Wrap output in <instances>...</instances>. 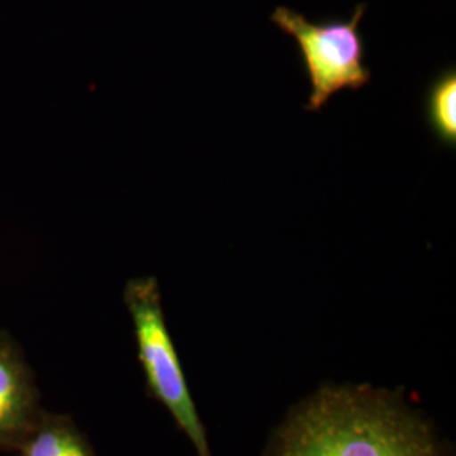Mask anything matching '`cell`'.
I'll list each match as a JSON object with an SVG mask.
<instances>
[{
	"instance_id": "obj_1",
	"label": "cell",
	"mask_w": 456,
	"mask_h": 456,
	"mask_svg": "<svg viewBox=\"0 0 456 456\" xmlns=\"http://www.w3.org/2000/svg\"><path fill=\"white\" fill-rule=\"evenodd\" d=\"M264 456H444L403 394L330 386L293 409Z\"/></svg>"
},
{
	"instance_id": "obj_6",
	"label": "cell",
	"mask_w": 456,
	"mask_h": 456,
	"mask_svg": "<svg viewBox=\"0 0 456 456\" xmlns=\"http://www.w3.org/2000/svg\"><path fill=\"white\" fill-rule=\"evenodd\" d=\"M426 122L443 146H456V71L444 68L426 90Z\"/></svg>"
},
{
	"instance_id": "obj_5",
	"label": "cell",
	"mask_w": 456,
	"mask_h": 456,
	"mask_svg": "<svg viewBox=\"0 0 456 456\" xmlns=\"http://www.w3.org/2000/svg\"><path fill=\"white\" fill-rule=\"evenodd\" d=\"M17 456H97L86 433L69 414L43 411Z\"/></svg>"
},
{
	"instance_id": "obj_2",
	"label": "cell",
	"mask_w": 456,
	"mask_h": 456,
	"mask_svg": "<svg viewBox=\"0 0 456 456\" xmlns=\"http://www.w3.org/2000/svg\"><path fill=\"white\" fill-rule=\"evenodd\" d=\"M124 303L131 314L137 359L146 379L147 392L173 418L193 444L196 455L213 456L207 428L181 365L180 355L164 316L156 277H135L126 284Z\"/></svg>"
},
{
	"instance_id": "obj_4",
	"label": "cell",
	"mask_w": 456,
	"mask_h": 456,
	"mask_svg": "<svg viewBox=\"0 0 456 456\" xmlns=\"http://www.w3.org/2000/svg\"><path fill=\"white\" fill-rule=\"evenodd\" d=\"M43 411L33 367L16 338L0 330V452H16Z\"/></svg>"
},
{
	"instance_id": "obj_3",
	"label": "cell",
	"mask_w": 456,
	"mask_h": 456,
	"mask_svg": "<svg viewBox=\"0 0 456 456\" xmlns=\"http://www.w3.org/2000/svg\"><path fill=\"white\" fill-rule=\"evenodd\" d=\"M365 12L360 4L348 20L330 19L311 22L288 7H277L271 20L293 36L306 66L311 94L306 110H320L342 90H360L370 83V69L363 65V39L359 26Z\"/></svg>"
}]
</instances>
